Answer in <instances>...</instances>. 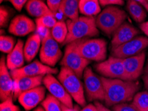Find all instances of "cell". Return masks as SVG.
Wrapping results in <instances>:
<instances>
[{"mask_svg":"<svg viewBox=\"0 0 148 111\" xmlns=\"http://www.w3.org/2000/svg\"><path fill=\"white\" fill-rule=\"evenodd\" d=\"M51 33L56 41H57L59 43L63 44L68 34L66 23L63 21H57L55 26L51 29Z\"/></svg>","mask_w":148,"mask_h":111,"instance_id":"obj_25","label":"cell"},{"mask_svg":"<svg viewBox=\"0 0 148 111\" xmlns=\"http://www.w3.org/2000/svg\"><path fill=\"white\" fill-rule=\"evenodd\" d=\"M4 1V0H0V1H1V3H2V2H3Z\"/></svg>","mask_w":148,"mask_h":111,"instance_id":"obj_43","label":"cell"},{"mask_svg":"<svg viewBox=\"0 0 148 111\" xmlns=\"http://www.w3.org/2000/svg\"><path fill=\"white\" fill-rule=\"evenodd\" d=\"M42 83L50 94L57 99L61 104L69 108L73 107V98L66 91L59 79H56L53 74H49L45 75Z\"/></svg>","mask_w":148,"mask_h":111,"instance_id":"obj_12","label":"cell"},{"mask_svg":"<svg viewBox=\"0 0 148 111\" xmlns=\"http://www.w3.org/2000/svg\"><path fill=\"white\" fill-rule=\"evenodd\" d=\"M34 111H45V109L42 106H37V107H36Z\"/></svg>","mask_w":148,"mask_h":111,"instance_id":"obj_42","label":"cell"},{"mask_svg":"<svg viewBox=\"0 0 148 111\" xmlns=\"http://www.w3.org/2000/svg\"><path fill=\"white\" fill-rule=\"evenodd\" d=\"M35 24L37 28L41 29H52L55 25L57 23L55 15H48L42 16L35 19Z\"/></svg>","mask_w":148,"mask_h":111,"instance_id":"obj_28","label":"cell"},{"mask_svg":"<svg viewBox=\"0 0 148 111\" xmlns=\"http://www.w3.org/2000/svg\"><path fill=\"white\" fill-rule=\"evenodd\" d=\"M127 14L124 10L117 6H108L97 15L96 26L98 29L107 35H112L123 23L125 21Z\"/></svg>","mask_w":148,"mask_h":111,"instance_id":"obj_3","label":"cell"},{"mask_svg":"<svg viewBox=\"0 0 148 111\" xmlns=\"http://www.w3.org/2000/svg\"><path fill=\"white\" fill-rule=\"evenodd\" d=\"M43 75L25 77L14 81L15 87L13 89V94L15 98H18L22 92L41 86L43 81Z\"/></svg>","mask_w":148,"mask_h":111,"instance_id":"obj_19","label":"cell"},{"mask_svg":"<svg viewBox=\"0 0 148 111\" xmlns=\"http://www.w3.org/2000/svg\"><path fill=\"white\" fill-rule=\"evenodd\" d=\"M41 36L39 33H33L27 39L24 44V55L27 62L29 63L37 55L41 45Z\"/></svg>","mask_w":148,"mask_h":111,"instance_id":"obj_20","label":"cell"},{"mask_svg":"<svg viewBox=\"0 0 148 111\" xmlns=\"http://www.w3.org/2000/svg\"><path fill=\"white\" fill-rule=\"evenodd\" d=\"M100 4L102 7H106L112 5L123 6L124 4V0H99Z\"/></svg>","mask_w":148,"mask_h":111,"instance_id":"obj_34","label":"cell"},{"mask_svg":"<svg viewBox=\"0 0 148 111\" xmlns=\"http://www.w3.org/2000/svg\"><path fill=\"white\" fill-rule=\"evenodd\" d=\"M12 79L7 66L6 59L2 56L0 60V99L1 102L12 99L13 94Z\"/></svg>","mask_w":148,"mask_h":111,"instance_id":"obj_17","label":"cell"},{"mask_svg":"<svg viewBox=\"0 0 148 111\" xmlns=\"http://www.w3.org/2000/svg\"><path fill=\"white\" fill-rule=\"evenodd\" d=\"M146 1H147V2H148V0H146Z\"/></svg>","mask_w":148,"mask_h":111,"instance_id":"obj_45","label":"cell"},{"mask_svg":"<svg viewBox=\"0 0 148 111\" xmlns=\"http://www.w3.org/2000/svg\"><path fill=\"white\" fill-rule=\"evenodd\" d=\"M148 47V37L137 36L112 51V56L125 59L140 53Z\"/></svg>","mask_w":148,"mask_h":111,"instance_id":"obj_11","label":"cell"},{"mask_svg":"<svg viewBox=\"0 0 148 111\" xmlns=\"http://www.w3.org/2000/svg\"><path fill=\"white\" fill-rule=\"evenodd\" d=\"M95 69L104 77L129 81L125 72L123 59L111 56L96 65Z\"/></svg>","mask_w":148,"mask_h":111,"instance_id":"obj_9","label":"cell"},{"mask_svg":"<svg viewBox=\"0 0 148 111\" xmlns=\"http://www.w3.org/2000/svg\"><path fill=\"white\" fill-rule=\"evenodd\" d=\"M75 41L78 53L87 60L96 62L106 60L107 42L104 39L84 38Z\"/></svg>","mask_w":148,"mask_h":111,"instance_id":"obj_4","label":"cell"},{"mask_svg":"<svg viewBox=\"0 0 148 111\" xmlns=\"http://www.w3.org/2000/svg\"><path fill=\"white\" fill-rule=\"evenodd\" d=\"M78 105H77L74 106L73 108H69V107H68V106H66L61 104L62 110V111H80V107Z\"/></svg>","mask_w":148,"mask_h":111,"instance_id":"obj_36","label":"cell"},{"mask_svg":"<svg viewBox=\"0 0 148 111\" xmlns=\"http://www.w3.org/2000/svg\"><path fill=\"white\" fill-rule=\"evenodd\" d=\"M10 16L11 13L10 10L5 6H1V8H0V26L1 28L7 26L10 21Z\"/></svg>","mask_w":148,"mask_h":111,"instance_id":"obj_30","label":"cell"},{"mask_svg":"<svg viewBox=\"0 0 148 111\" xmlns=\"http://www.w3.org/2000/svg\"><path fill=\"white\" fill-rule=\"evenodd\" d=\"M134 1L138 2V3H140V4H142V5L144 7V8L146 10L147 12L148 13V2L146 1V0H134Z\"/></svg>","mask_w":148,"mask_h":111,"instance_id":"obj_41","label":"cell"},{"mask_svg":"<svg viewBox=\"0 0 148 111\" xmlns=\"http://www.w3.org/2000/svg\"><path fill=\"white\" fill-rule=\"evenodd\" d=\"M24 43L22 40H18L14 49L8 53L6 58V64L10 71L19 69L23 67L25 61L24 55Z\"/></svg>","mask_w":148,"mask_h":111,"instance_id":"obj_18","label":"cell"},{"mask_svg":"<svg viewBox=\"0 0 148 111\" xmlns=\"http://www.w3.org/2000/svg\"><path fill=\"white\" fill-rule=\"evenodd\" d=\"M58 72L59 71L57 68L49 67L38 60H35L27 65L13 70V71H11L10 73L14 81L22 77H25L45 76L49 74H57Z\"/></svg>","mask_w":148,"mask_h":111,"instance_id":"obj_10","label":"cell"},{"mask_svg":"<svg viewBox=\"0 0 148 111\" xmlns=\"http://www.w3.org/2000/svg\"><path fill=\"white\" fill-rule=\"evenodd\" d=\"M90 61L83 57L76 49L75 41L67 44L60 65L73 71L80 79Z\"/></svg>","mask_w":148,"mask_h":111,"instance_id":"obj_7","label":"cell"},{"mask_svg":"<svg viewBox=\"0 0 148 111\" xmlns=\"http://www.w3.org/2000/svg\"><path fill=\"white\" fill-rule=\"evenodd\" d=\"M42 1H45V0H42Z\"/></svg>","mask_w":148,"mask_h":111,"instance_id":"obj_44","label":"cell"},{"mask_svg":"<svg viewBox=\"0 0 148 111\" xmlns=\"http://www.w3.org/2000/svg\"><path fill=\"white\" fill-rule=\"evenodd\" d=\"M143 83H144L145 89H146L148 91V63H147L146 67H145L144 74H143Z\"/></svg>","mask_w":148,"mask_h":111,"instance_id":"obj_38","label":"cell"},{"mask_svg":"<svg viewBox=\"0 0 148 111\" xmlns=\"http://www.w3.org/2000/svg\"><path fill=\"white\" fill-rule=\"evenodd\" d=\"M126 10L134 21L142 23L147 17V11L142 4L134 0H127Z\"/></svg>","mask_w":148,"mask_h":111,"instance_id":"obj_22","label":"cell"},{"mask_svg":"<svg viewBox=\"0 0 148 111\" xmlns=\"http://www.w3.org/2000/svg\"><path fill=\"white\" fill-rule=\"evenodd\" d=\"M99 0H80L79 12L86 17H94L101 12Z\"/></svg>","mask_w":148,"mask_h":111,"instance_id":"obj_24","label":"cell"},{"mask_svg":"<svg viewBox=\"0 0 148 111\" xmlns=\"http://www.w3.org/2000/svg\"><path fill=\"white\" fill-rule=\"evenodd\" d=\"M46 87L39 86L34 89L25 91L18 97V101L26 111L37 107L45 99Z\"/></svg>","mask_w":148,"mask_h":111,"instance_id":"obj_13","label":"cell"},{"mask_svg":"<svg viewBox=\"0 0 148 111\" xmlns=\"http://www.w3.org/2000/svg\"><path fill=\"white\" fill-rule=\"evenodd\" d=\"M95 105L96 106V108H97V111H112L108 109L106 106H105L102 103H100L99 101H95Z\"/></svg>","mask_w":148,"mask_h":111,"instance_id":"obj_37","label":"cell"},{"mask_svg":"<svg viewBox=\"0 0 148 111\" xmlns=\"http://www.w3.org/2000/svg\"><path fill=\"white\" fill-rule=\"evenodd\" d=\"M132 103L140 111H148V91L137 92L135 94Z\"/></svg>","mask_w":148,"mask_h":111,"instance_id":"obj_26","label":"cell"},{"mask_svg":"<svg viewBox=\"0 0 148 111\" xmlns=\"http://www.w3.org/2000/svg\"><path fill=\"white\" fill-rule=\"evenodd\" d=\"M61 1L62 0H47V4L51 11L55 14L58 11H59Z\"/></svg>","mask_w":148,"mask_h":111,"instance_id":"obj_33","label":"cell"},{"mask_svg":"<svg viewBox=\"0 0 148 111\" xmlns=\"http://www.w3.org/2000/svg\"><path fill=\"white\" fill-rule=\"evenodd\" d=\"M140 33L139 29L127 21L123 23L113 33L111 41V50L113 51L120 45L128 42Z\"/></svg>","mask_w":148,"mask_h":111,"instance_id":"obj_14","label":"cell"},{"mask_svg":"<svg viewBox=\"0 0 148 111\" xmlns=\"http://www.w3.org/2000/svg\"><path fill=\"white\" fill-rule=\"evenodd\" d=\"M140 29L148 37V21L143 22L140 25Z\"/></svg>","mask_w":148,"mask_h":111,"instance_id":"obj_40","label":"cell"},{"mask_svg":"<svg viewBox=\"0 0 148 111\" xmlns=\"http://www.w3.org/2000/svg\"><path fill=\"white\" fill-rule=\"evenodd\" d=\"M41 39L40 60L45 65L51 67H55L62 56L59 43L52 37L49 29H47L45 33L41 36Z\"/></svg>","mask_w":148,"mask_h":111,"instance_id":"obj_6","label":"cell"},{"mask_svg":"<svg viewBox=\"0 0 148 111\" xmlns=\"http://www.w3.org/2000/svg\"><path fill=\"white\" fill-rule=\"evenodd\" d=\"M37 26L35 22L24 15L15 17L9 26V33L13 35L23 37L35 31Z\"/></svg>","mask_w":148,"mask_h":111,"instance_id":"obj_16","label":"cell"},{"mask_svg":"<svg viewBox=\"0 0 148 111\" xmlns=\"http://www.w3.org/2000/svg\"><path fill=\"white\" fill-rule=\"evenodd\" d=\"M101 80L105 90V104L107 106L127 103L133 100L140 87L133 81L109 79L102 77Z\"/></svg>","mask_w":148,"mask_h":111,"instance_id":"obj_1","label":"cell"},{"mask_svg":"<svg viewBox=\"0 0 148 111\" xmlns=\"http://www.w3.org/2000/svg\"><path fill=\"white\" fill-rule=\"evenodd\" d=\"M5 1H10L17 11H21L22 8L25 6L27 2L29 0H5Z\"/></svg>","mask_w":148,"mask_h":111,"instance_id":"obj_35","label":"cell"},{"mask_svg":"<svg viewBox=\"0 0 148 111\" xmlns=\"http://www.w3.org/2000/svg\"><path fill=\"white\" fill-rule=\"evenodd\" d=\"M15 39L13 37L1 35L0 50L5 53H10L15 46Z\"/></svg>","mask_w":148,"mask_h":111,"instance_id":"obj_29","label":"cell"},{"mask_svg":"<svg viewBox=\"0 0 148 111\" xmlns=\"http://www.w3.org/2000/svg\"><path fill=\"white\" fill-rule=\"evenodd\" d=\"M0 111H20L18 106L15 105L12 99H9L1 102L0 105Z\"/></svg>","mask_w":148,"mask_h":111,"instance_id":"obj_31","label":"cell"},{"mask_svg":"<svg viewBox=\"0 0 148 111\" xmlns=\"http://www.w3.org/2000/svg\"><path fill=\"white\" fill-rule=\"evenodd\" d=\"M80 0H62L59 11L69 19H75L79 17V3Z\"/></svg>","mask_w":148,"mask_h":111,"instance_id":"obj_23","label":"cell"},{"mask_svg":"<svg viewBox=\"0 0 148 111\" xmlns=\"http://www.w3.org/2000/svg\"><path fill=\"white\" fill-rule=\"evenodd\" d=\"M80 111H97V108L95 105L89 104V105L85 106Z\"/></svg>","mask_w":148,"mask_h":111,"instance_id":"obj_39","label":"cell"},{"mask_svg":"<svg viewBox=\"0 0 148 111\" xmlns=\"http://www.w3.org/2000/svg\"><path fill=\"white\" fill-rule=\"evenodd\" d=\"M57 79L65 88L73 100L75 101L78 105L84 107L86 101L84 97V87L80 78L77 74L69 68L61 67Z\"/></svg>","mask_w":148,"mask_h":111,"instance_id":"obj_5","label":"cell"},{"mask_svg":"<svg viewBox=\"0 0 148 111\" xmlns=\"http://www.w3.org/2000/svg\"><path fill=\"white\" fill-rule=\"evenodd\" d=\"M114 111H140L133 103H124L112 106Z\"/></svg>","mask_w":148,"mask_h":111,"instance_id":"obj_32","label":"cell"},{"mask_svg":"<svg viewBox=\"0 0 148 111\" xmlns=\"http://www.w3.org/2000/svg\"><path fill=\"white\" fill-rule=\"evenodd\" d=\"M83 77L88 100L89 101H104L105 90L102 80L93 72L91 67L86 68Z\"/></svg>","mask_w":148,"mask_h":111,"instance_id":"obj_8","label":"cell"},{"mask_svg":"<svg viewBox=\"0 0 148 111\" xmlns=\"http://www.w3.org/2000/svg\"><path fill=\"white\" fill-rule=\"evenodd\" d=\"M68 34L63 45H67L76 40L97 36L99 30L94 17L82 16L75 19L66 20Z\"/></svg>","mask_w":148,"mask_h":111,"instance_id":"obj_2","label":"cell"},{"mask_svg":"<svg viewBox=\"0 0 148 111\" xmlns=\"http://www.w3.org/2000/svg\"><path fill=\"white\" fill-rule=\"evenodd\" d=\"M41 106L45 111H62L61 103L51 94L47 95L41 103Z\"/></svg>","mask_w":148,"mask_h":111,"instance_id":"obj_27","label":"cell"},{"mask_svg":"<svg viewBox=\"0 0 148 111\" xmlns=\"http://www.w3.org/2000/svg\"><path fill=\"white\" fill-rule=\"evenodd\" d=\"M145 61V52L142 51L130 57L123 59V64L129 81H136L142 75Z\"/></svg>","mask_w":148,"mask_h":111,"instance_id":"obj_15","label":"cell"},{"mask_svg":"<svg viewBox=\"0 0 148 111\" xmlns=\"http://www.w3.org/2000/svg\"><path fill=\"white\" fill-rule=\"evenodd\" d=\"M25 10L29 14L36 18L48 15H55L47 4L42 0H29L25 5Z\"/></svg>","mask_w":148,"mask_h":111,"instance_id":"obj_21","label":"cell"}]
</instances>
